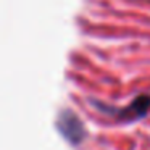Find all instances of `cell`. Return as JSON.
Wrapping results in <instances>:
<instances>
[{
	"label": "cell",
	"instance_id": "6da1fadb",
	"mask_svg": "<svg viewBox=\"0 0 150 150\" xmlns=\"http://www.w3.org/2000/svg\"><path fill=\"white\" fill-rule=\"evenodd\" d=\"M89 103L95 108V110L102 111V113L108 115V116H118L123 121H136L144 118L150 110V95L142 94L139 97L134 98V102L126 108H116V107H110V105H105L102 102L95 100V98H89Z\"/></svg>",
	"mask_w": 150,
	"mask_h": 150
},
{
	"label": "cell",
	"instance_id": "7a4b0ae2",
	"mask_svg": "<svg viewBox=\"0 0 150 150\" xmlns=\"http://www.w3.org/2000/svg\"><path fill=\"white\" fill-rule=\"evenodd\" d=\"M55 126L58 129L60 136L65 140H68L73 147H78L87 139L89 132L82 120L69 108H65L58 113L55 121Z\"/></svg>",
	"mask_w": 150,
	"mask_h": 150
}]
</instances>
